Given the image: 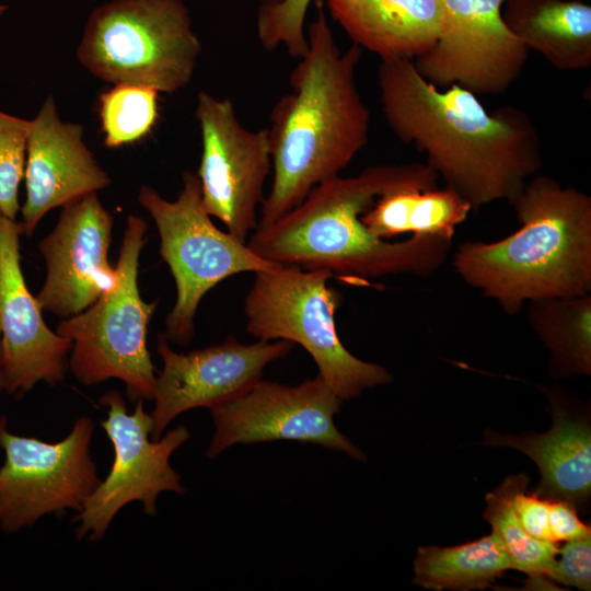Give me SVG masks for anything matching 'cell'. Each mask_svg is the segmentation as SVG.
<instances>
[{"label":"cell","instance_id":"cell-4","mask_svg":"<svg viewBox=\"0 0 591 591\" xmlns=\"http://www.w3.org/2000/svg\"><path fill=\"white\" fill-rule=\"evenodd\" d=\"M510 205L521 224L515 232L459 246L453 266L463 281L509 315L533 300L589 294L591 197L536 175Z\"/></svg>","mask_w":591,"mask_h":591},{"label":"cell","instance_id":"cell-15","mask_svg":"<svg viewBox=\"0 0 591 591\" xmlns=\"http://www.w3.org/2000/svg\"><path fill=\"white\" fill-rule=\"evenodd\" d=\"M113 220L96 193L62 206L55 229L38 244L46 277L35 298L43 310L68 318L114 287L117 273L107 256Z\"/></svg>","mask_w":591,"mask_h":591},{"label":"cell","instance_id":"cell-2","mask_svg":"<svg viewBox=\"0 0 591 591\" xmlns=\"http://www.w3.org/2000/svg\"><path fill=\"white\" fill-rule=\"evenodd\" d=\"M439 178L421 163L371 165L355 176H335L270 225L256 229L246 244L267 260L326 269L359 285L396 274L427 277L444 263L451 242L420 235L387 242L372 235L361 216L390 190L433 189Z\"/></svg>","mask_w":591,"mask_h":591},{"label":"cell","instance_id":"cell-28","mask_svg":"<svg viewBox=\"0 0 591 591\" xmlns=\"http://www.w3.org/2000/svg\"><path fill=\"white\" fill-rule=\"evenodd\" d=\"M554 582L579 590L591 589V535L567 541L558 548L546 577Z\"/></svg>","mask_w":591,"mask_h":591},{"label":"cell","instance_id":"cell-21","mask_svg":"<svg viewBox=\"0 0 591 591\" xmlns=\"http://www.w3.org/2000/svg\"><path fill=\"white\" fill-rule=\"evenodd\" d=\"M471 210V205L448 187L406 186L380 196L361 216V221L372 235L382 240L412 233L452 242L456 227Z\"/></svg>","mask_w":591,"mask_h":591},{"label":"cell","instance_id":"cell-14","mask_svg":"<svg viewBox=\"0 0 591 591\" xmlns=\"http://www.w3.org/2000/svg\"><path fill=\"white\" fill-rule=\"evenodd\" d=\"M287 340L242 344L230 336L223 343L181 354L165 334L158 336L163 367L155 378L151 438H161L166 426L193 408L209 409L227 403L262 380L270 362L285 358L293 348Z\"/></svg>","mask_w":591,"mask_h":591},{"label":"cell","instance_id":"cell-23","mask_svg":"<svg viewBox=\"0 0 591 591\" xmlns=\"http://www.w3.org/2000/svg\"><path fill=\"white\" fill-rule=\"evenodd\" d=\"M510 569L512 561L491 532L460 545L418 547L413 583L437 591L482 590Z\"/></svg>","mask_w":591,"mask_h":591},{"label":"cell","instance_id":"cell-10","mask_svg":"<svg viewBox=\"0 0 591 591\" xmlns=\"http://www.w3.org/2000/svg\"><path fill=\"white\" fill-rule=\"evenodd\" d=\"M107 418L101 422L114 448V462L104 480L72 519L78 540L100 541L116 513L127 503L140 501L149 515L157 513V499L163 491L185 493L179 474L170 459L184 444L189 432L184 426L151 440L152 419L137 401L131 414L117 391L100 398Z\"/></svg>","mask_w":591,"mask_h":591},{"label":"cell","instance_id":"cell-31","mask_svg":"<svg viewBox=\"0 0 591 591\" xmlns=\"http://www.w3.org/2000/svg\"><path fill=\"white\" fill-rule=\"evenodd\" d=\"M3 390L2 360H1V334H0V391Z\"/></svg>","mask_w":591,"mask_h":591},{"label":"cell","instance_id":"cell-9","mask_svg":"<svg viewBox=\"0 0 591 591\" xmlns=\"http://www.w3.org/2000/svg\"><path fill=\"white\" fill-rule=\"evenodd\" d=\"M94 425L76 420L61 441L49 443L8 430L0 416V529L14 533L49 513L80 511L100 479L90 452Z\"/></svg>","mask_w":591,"mask_h":591},{"label":"cell","instance_id":"cell-13","mask_svg":"<svg viewBox=\"0 0 591 591\" xmlns=\"http://www.w3.org/2000/svg\"><path fill=\"white\" fill-rule=\"evenodd\" d=\"M506 0H442L436 44L414 59L438 89L459 85L477 95L505 93L521 74L530 49L502 19Z\"/></svg>","mask_w":591,"mask_h":591},{"label":"cell","instance_id":"cell-29","mask_svg":"<svg viewBox=\"0 0 591 591\" xmlns=\"http://www.w3.org/2000/svg\"><path fill=\"white\" fill-rule=\"evenodd\" d=\"M526 488L528 486L520 488L513 496L514 514L529 535L540 541L554 543L548 520L549 500L535 493H526Z\"/></svg>","mask_w":591,"mask_h":591},{"label":"cell","instance_id":"cell-5","mask_svg":"<svg viewBox=\"0 0 591 591\" xmlns=\"http://www.w3.org/2000/svg\"><path fill=\"white\" fill-rule=\"evenodd\" d=\"M201 53L182 0H111L86 20L77 58L94 77L174 93L189 83Z\"/></svg>","mask_w":591,"mask_h":591},{"label":"cell","instance_id":"cell-1","mask_svg":"<svg viewBox=\"0 0 591 591\" xmlns=\"http://www.w3.org/2000/svg\"><path fill=\"white\" fill-rule=\"evenodd\" d=\"M378 85L391 130L424 152L445 187L472 209L511 204L541 169L540 136L522 109L502 106L489 114L470 91L429 83L409 59H381Z\"/></svg>","mask_w":591,"mask_h":591},{"label":"cell","instance_id":"cell-20","mask_svg":"<svg viewBox=\"0 0 591 591\" xmlns=\"http://www.w3.org/2000/svg\"><path fill=\"white\" fill-rule=\"evenodd\" d=\"M502 19L529 49L558 70L591 66V7L579 0H506Z\"/></svg>","mask_w":591,"mask_h":591},{"label":"cell","instance_id":"cell-22","mask_svg":"<svg viewBox=\"0 0 591 591\" xmlns=\"http://www.w3.org/2000/svg\"><path fill=\"white\" fill-rule=\"evenodd\" d=\"M529 324L549 352L554 379L591 374V294L529 302Z\"/></svg>","mask_w":591,"mask_h":591},{"label":"cell","instance_id":"cell-25","mask_svg":"<svg viewBox=\"0 0 591 591\" xmlns=\"http://www.w3.org/2000/svg\"><path fill=\"white\" fill-rule=\"evenodd\" d=\"M159 93L138 84H114L104 91L99 100L104 146L116 149L149 135L159 116Z\"/></svg>","mask_w":591,"mask_h":591},{"label":"cell","instance_id":"cell-27","mask_svg":"<svg viewBox=\"0 0 591 591\" xmlns=\"http://www.w3.org/2000/svg\"><path fill=\"white\" fill-rule=\"evenodd\" d=\"M31 120L0 111V212L15 220L19 185L24 177Z\"/></svg>","mask_w":591,"mask_h":591},{"label":"cell","instance_id":"cell-3","mask_svg":"<svg viewBox=\"0 0 591 591\" xmlns=\"http://www.w3.org/2000/svg\"><path fill=\"white\" fill-rule=\"evenodd\" d=\"M315 8L308 50L290 73L291 91L269 115L274 177L256 229L270 225L316 185L338 176L369 139L370 112L356 82L361 48L341 51L322 0Z\"/></svg>","mask_w":591,"mask_h":591},{"label":"cell","instance_id":"cell-26","mask_svg":"<svg viewBox=\"0 0 591 591\" xmlns=\"http://www.w3.org/2000/svg\"><path fill=\"white\" fill-rule=\"evenodd\" d=\"M313 0H282L260 4L256 28L266 50L283 47L290 57L300 59L308 50L305 16Z\"/></svg>","mask_w":591,"mask_h":591},{"label":"cell","instance_id":"cell-12","mask_svg":"<svg viewBox=\"0 0 591 591\" xmlns=\"http://www.w3.org/2000/svg\"><path fill=\"white\" fill-rule=\"evenodd\" d=\"M341 403L318 374L297 385L259 380L242 395L210 409L216 430L207 456L237 443L296 440L364 462L366 454L335 425Z\"/></svg>","mask_w":591,"mask_h":591},{"label":"cell","instance_id":"cell-11","mask_svg":"<svg viewBox=\"0 0 591 591\" xmlns=\"http://www.w3.org/2000/svg\"><path fill=\"white\" fill-rule=\"evenodd\" d=\"M202 151L197 176L206 211L246 243L257 227V208L273 166L268 128L248 130L231 99L206 91L197 96Z\"/></svg>","mask_w":591,"mask_h":591},{"label":"cell","instance_id":"cell-32","mask_svg":"<svg viewBox=\"0 0 591 591\" xmlns=\"http://www.w3.org/2000/svg\"><path fill=\"white\" fill-rule=\"evenodd\" d=\"M259 1H260V4H275L282 0H259Z\"/></svg>","mask_w":591,"mask_h":591},{"label":"cell","instance_id":"cell-6","mask_svg":"<svg viewBox=\"0 0 591 591\" xmlns=\"http://www.w3.org/2000/svg\"><path fill=\"white\" fill-rule=\"evenodd\" d=\"M332 277L326 269L292 265L255 273L243 310L250 335L300 345L323 381L346 401L390 383L393 376L385 367L357 358L343 345L335 325L343 296L328 285Z\"/></svg>","mask_w":591,"mask_h":591},{"label":"cell","instance_id":"cell-17","mask_svg":"<svg viewBox=\"0 0 591 591\" xmlns=\"http://www.w3.org/2000/svg\"><path fill=\"white\" fill-rule=\"evenodd\" d=\"M84 127L65 123L53 96L31 120L25 160L26 198L20 208L21 233L31 235L42 218L111 184V177L83 141Z\"/></svg>","mask_w":591,"mask_h":591},{"label":"cell","instance_id":"cell-18","mask_svg":"<svg viewBox=\"0 0 591 591\" xmlns=\"http://www.w3.org/2000/svg\"><path fill=\"white\" fill-rule=\"evenodd\" d=\"M553 419L543 433L499 434L486 429L483 445L507 447L531 457L541 473L537 496L563 499L576 507L591 496V425L589 405L560 386L542 387Z\"/></svg>","mask_w":591,"mask_h":591},{"label":"cell","instance_id":"cell-24","mask_svg":"<svg viewBox=\"0 0 591 591\" xmlns=\"http://www.w3.org/2000/svg\"><path fill=\"white\" fill-rule=\"evenodd\" d=\"M530 478L524 473L507 476L498 487L486 494L484 519L491 525V532L509 555L513 569L526 573L530 580H547L558 547L554 543L529 535L512 508L514 494L528 486Z\"/></svg>","mask_w":591,"mask_h":591},{"label":"cell","instance_id":"cell-30","mask_svg":"<svg viewBox=\"0 0 591 591\" xmlns=\"http://www.w3.org/2000/svg\"><path fill=\"white\" fill-rule=\"evenodd\" d=\"M548 520L551 534L556 544L591 535V528L580 520L576 506L567 500H549Z\"/></svg>","mask_w":591,"mask_h":591},{"label":"cell","instance_id":"cell-16","mask_svg":"<svg viewBox=\"0 0 591 591\" xmlns=\"http://www.w3.org/2000/svg\"><path fill=\"white\" fill-rule=\"evenodd\" d=\"M20 223L0 212V334L3 390L24 394L43 381L60 383L72 341L45 323L20 264Z\"/></svg>","mask_w":591,"mask_h":591},{"label":"cell","instance_id":"cell-33","mask_svg":"<svg viewBox=\"0 0 591 591\" xmlns=\"http://www.w3.org/2000/svg\"><path fill=\"white\" fill-rule=\"evenodd\" d=\"M5 10H7V7L3 4H0V18L4 14Z\"/></svg>","mask_w":591,"mask_h":591},{"label":"cell","instance_id":"cell-7","mask_svg":"<svg viewBox=\"0 0 591 591\" xmlns=\"http://www.w3.org/2000/svg\"><path fill=\"white\" fill-rule=\"evenodd\" d=\"M147 230L142 218L128 216L114 287L56 328L72 341L69 368L81 383L119 379L134 403L152 399L157 378L147 347L148 325L157 302L142 300L138 288L139 256Z\"/></svg>","mask_w":591,"mask_h":591},{"label":"cell","instance_id":"cell-19","mask_svg":"<svg viewBox=\"0 0 591 591\" xmlns=\"http://www.w3.org/2000/svg\"><path fill=\"white\" fill-rule=\"evenodd\" d=\"M332 18L380 59H409L428 51L442 24V0H326Z\"/></svg>","mask_w":591,"mask_h":591},{"label":"cell","instance_id":"cell-8","mask_svg":"<svg viewBox=\"0 0 591 591\" xmlns=\"http://www.w3.org/2000/svg\"><path fill=\"white\" fill-rule=\"evenodd\" d=\"M138 200L155 222L160 254L176 283V301L165 320V335L177 345L189 343L198 305L215 286L239 273L281 266L258 256L246 243L213 224L204 207L196 173L183 174V187L173 201L150 186H141Z\"/></svg>","mask_w":591,"mask_h":591}]
</instances>
